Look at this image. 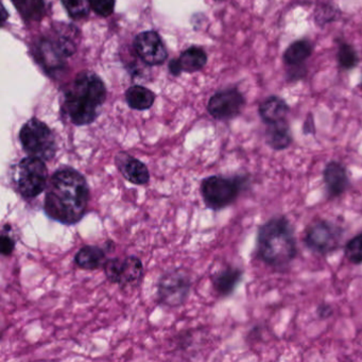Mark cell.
Listing matches in <instances>:
<instances>
[{
  "mask_svg": "<svg viewBox=\"0 0 362 362\" xmlns=\"http://www.w3.org/2000/svg\"><path fill=\"white\" fill-rule=\"evenodd\" d=\"M256 253L267 266L284 269L298 255L293 226L286 216H275L258 228Z\"/></svg>",
  "mask_w": 362,
  "mask_h": 362,
  "instance_id": "3",
  "label": "cell"
},
{
  "mask_svg": "<svg viewBox=\"0 0 362 362\" xmlns=\"http://www.w3.org/2000/svg\"><path fill=\"white\" fill-rule=\"evenodd\" d=\"M217 1H220V0H217Z\"/></svg>",
  "mask_w": 362,
  "mask_h": 362,
  "instance_id": "33",
  "label": "cell"
},
{
  "mask_svg": "<svg viewBox=\"0 0 362 362\" xmlns=\"http://www.w3.org/2000/svg\"><path fill=\"white\" fill-rule=\"evenodd\" d=\"M11 230V226H9V230L8 233H6V230L3 228V233H1V238H0V243H1V254L4 256H9L13 253L14 249H16V240L10 236L9 230Z\"/></svg>",
  "mask_w": 362,
  "mask_h": 362,
  "instance_id": "28",
  "label": "cell"
},
{
  "mask_svg": "<svg viewBox=\"0 0 362 362\" xmlns=\"http://www.w3.org/2000/svg\"><path fill=\"white\" fill-rule=\"evenodd\" d=\"M190 288L192 279L185 270L173 269L167 271L158 281V300L165 306H180L187 300Z\"/></svg>",
  "mask_w": 362,
  "mask_h": 362,
  "instance_id": "9",
  "label": "cell"
},
{
  "mask_svg": "<svg viewBox=\"0 0 362 362\" xmlns=\"http://www.w3.org/2000/svg\"><path fill=\"white\" fill-rule=\"evenodd\" d=\"M303 132H304L305 135L315 134V122H313V117L311 114H309L306 122H305L304 127H303Z\"/></svg>",
  "mask_w": 362,
  "mask_h": 362,
  "instance_id": "31",
  "label": "cell"
},
{
  "mask_svg": "<svg viewBox=\"0 0 362 362\" xmlns=\"http://www.w3.org/2000/svg\"><path fill=\"white\" fill-rule=\"evenodd\" d=\"M107 99L103 80L90 71H82L65 93L62 113L75 126H88L98 118Z\"/></svg>",
  "mask_w": 362,
  "mask_h": 362,
  "instance_id": "2",
  "label": "cell"
},
{
  "mask_svg": "<svg viewBox=\"0 0 362 362\" xmlns=\"http://www.w3.org/2000/svg\"><path fill=\"white\" fill-rule=\"evenodd\" d=\"M90 9L101 18H109L115 9L116 0H88Z\"/></svg>",
  "mask_w": 362,
  "mask_h": 362,
  "instance_id": "26",
  "label": "cell"
},
{
  "mask_svg": "<svg viewBox=\"0 0 362 362\" xmlns=\"http://www.w3.org/2000/svg\"><path fill=\"white\" fill-rule=\"evenodd\" d=\"M88 203L90 187L79 171L64 167L50 177L44 200V211L50 219L75 226L86 216Z\"/></svg>",
  "mask_w": 362,
  "mask_h": 362,
  "instance_id": "1",
  "label": "cell"
},
{
  "mask_svg": "<svg viewBox=\"0 0 362 362\" xmlns=\"http://www.w3.org/2000/svg\"><path fill=\"white\" fill-rule=\"evenodd\" d=\"M337 59H338L341 69H345V71H349L358 64L357 52H355L353 46L345 43V42L339 45Z\"/></svg>",
  "mask_w": 362,
  "mask_h": 362,
  "instance_id": "23",
  "label": "cell"
},
{
  "mask_svg": "<svg viewBox=\"0 0 362 362\" xmlns=\"http://www.w3.org/2000/svg\"><path fill=\"white\" fill-rule=\"evenodd\" d=\"M3 14H4V22H6V20H7V16H8V14H7V11H6V9H5V7H3Z\"/></svg>",
  "mask_w": 362,
  "mask_h": 362,
  "instance_id": "32",
  "label": "cell"
},
{
  "mask_svg": "<svg viewBox=\"0 0 362 362\" xmlns=\"http://www.w3.org/2000/svg\"><path fill=\"white\" fill-rule=\"evenodd\" d=\"M289 105L281 97L270 96L258 107V113L264 124H270L285 120L289 113Z\"/></svg>",
  "mask_w": 362,
  "mask_h": 362,
  "instance_id": "16",
  "label": "cell"
},
{
  "mask_svg": "<svg viewBox=\"0 0 362 362\" xmlns=\"http://www.w3.org/2000/svg\"><path fill=\"white\" fill-rule=\"evenodd\" d=\"M266 141L269 147L275 151H281L291 146L293 137L286 119L268 124L266 130Z\"/></svg>",
  "mask_w": 362,
  "mask_h": 362,
  "instance_id": "18",
  "label": "cell"
},
{
  "mask_svg": "<svg viewBox=\"0 0 362 362\" xmlns=\"http://www.w3.org/2000/svg\"><path fill=\"white\" fill-rule=\"evenodd\" d=\"M245 103V97L237 88H228L211 97L207 110L215 119L230 120L241 113Z\"/></svg>",
  "mask_w": 362,
  "mask_h": 362,
  "instance_id": "11",
  "label": "cell"
},
{
  "mask_svg": "<svg viewBox=\"0 0 362 362\" xmlns=\"http://www.w3.org/2000/svg\"><path fill=\"white\" fill-rule=\"evenodd\" d=\"M206 52L202 48L192 46L180 57L179 60H173L169 64V71L173 76H180L183 71L194 73L201 71L206 65Z\"/></svg>",
  "mask_w": 362,
  "mask_h": 362,
  "instance_id": "15",
  "label": "cell"
},
{
  "mask_svg": "<svg viewBox=\"0 0 362 362\" xmlns=\"http://www.w3.org/2000/svg\"><path fill=\"white\" fill-rule=\"evenodd\" d=\"M134 47L139 58L149 66L163 64L168 57L166 47L156 31L139 33L135 37Z\"/></svg>",
  "mask_w": 362,
  "mask_h": 362,
  "instance_id": "12",
  "label": "cell"
},
{
  "mask_svg": "<svg viewBox=\"0 0 362 362\" xmlns=\"http://www.w3.org/2000/svg\"><path fill=\"white\" fill-rule=\"evenodd\" d=\"M75 262L78 267L84 270H97L105 266L107 255L103 247L97 245H84L76 254Z\"/></svg>",
  "mask_w": 362,
  "mask_h": 362,
  "instance_id": "19",
  "label": "cell"
},
{
  "mask_svg": "<svg viewBox=\"0 0 362 362\" xmlns=\"http://www.w3.org/2000/svg\"><path fill=\"white\" fill-rule=\"evenodd\" d=\"M115 164L122 177L130 183L134 185H146L149 183V169L143 162L131 154L124 151L116 154Z\"/></svg>",
  "mask_w": 362,
  "mask_h": 362,
  "instance_id": "13",
  "label": "cell"
},
{
  "mask_svg": "<svg viewBox=\"0 0 362 362\" xmlns=\"http://www.w3.org/2000/svg\"><path fill=\"white\" fill-rule=\"evenodd\" d=\"M127 103L131 109L146 111L153 105L156 95L141 86H131L126 93Z\"/></svg>",
  "mask_w": 362,
  "mask_h": 362,
  "instance_id": "21",
  "label": "cell"
},
{
  "mask_svg": "<svg viewBox=\"0 0 362 362\" xmlns=\"http://www.w3.org/2000/svg\"><path fill=\"white\" fill-rule=\"evenodd\" d=\"M317 313L320 319H328L334 315V309L329 304H320Z\"/></svg>",
  "mask_w": 362,
  "mask_h": 362,
  "instance_id": "30",
  "label": "cell"
},
{
  "mask_svg": "<svg viewBox=\"0 0 362 362\" xmlns=\"http://www.w3.org/2000/svg\"><path fill=\"white\" fill-rule=\"evenodd\" d=\"M78 39L79 31L71 25L54 27L48 37H42L35 44V58L49 74L61 71L65 60L77 52Z\"/></svg>",
  "mask_w": 362,
  "mask_h": 362,
  "instance_id": "4",
  "label": "cell"
},
{
  "mask_svg": "<svg viewBox=\"0 0 362 362\" xmlns=\"http://www.w3.org/2000/svg\"><path fill=\"white\" fill-rule=\"evenodd\" d=\"M103 269L107 279L117 284L122 289L136 287L144 276L143 262L136 256H129L124 259L112 258L105 262Z\"/></svg>",
  "mask_w": 362,
  "mask_h": 362,
  "instance_id": "10",
  "label": "cell"
},
{
  "mask_svg": "<svg viewBox=\"0 0 362 362\" xmlns=\"http://www.w3.org/2000/svg\"><path fill=\"white\" fill-rule=\"evenodd\" d=\"M313 50V44L307 40L294 42L284 52V63L289 66L303 64L311 56Z\"/></svg>",
  "mask_w": 362,
  "mask_h": 362,
  "instance_id": "22",
  "label": "cell"
},
{
  "mask_svg": "<svg viewBox=\"0 0 362 362\" xmlns=\"http://www.w3.org/2000/svg\"><path fill=\"white\" fill-rule=\"evenodd\" d=\"M21 145L29 156L49 162L58 151L56 136L52 129L37 118H31L21 129Z\"/></svg>",
  "mask_w": 362,
  "mask_h": 362,
  "instance_id": "7",
  "label": "cell"
},
{
  "mask_svg": "<svg viewBox=\"0 0 362 362\" xmlns=\"http://www.w3.org/2000/svg\"><path fill=\"white\" fill-rule=\"evenodd\" d=\"M62 4L73 20L88 18L92 10L88 0H62Z\"/></svg>",
  "mask_w": 362,
  "mask_h": 362,
  "instance_id": "24",
  "label": "cell"
},
{
  "mask_svg": "<svg viewBox=\"0 0 362 362\" xmlns=\"http://www.w3.org/2000/svg\"><path fill=\"white\" fill-rule=\"evenodd\" d=\"M247 184L243 177L211 175L201 182V196L205 205L213 211H221L232 205Z\"/></svg>",
  "mask_w": 362,
  "mask_h": 362,
  "instance_id": "6",
  "label": "cell"
},
{
  "mask_svg": "<svg viewBox=\"0 0 362 362\" xmlns=\"http://www.w3.org/2000/svg\"><path fill=\"white\" fill-rule=\"evenodd\" d=\"M324 184L330 199L342 196L349 186V177L346 167L337 160H332L326 165L323 171Z\"/></svg>",
  "mask_w": 362,
  "mask_h": 362,
  "instance_id": "14",
  "label": "cell"
},
{
  "mask_svg": "<svg viewBox=\"0 0 362 362\" xmlns=\"http://www.w3.org/2000/svg\"><path fill=\"white\" fill-rule=\"evenodd\" d=\"M243 271L241 269L234 267L223 269L211 277L214 289L219 296H230L243 279Z\"/></svg>",
  "mask_w": 362,
  "mask_h": 362,
  "instance_id": "17",
  "label": "cell"
},
{
  "mask_svg": "<svg viewBox=\"0 0 362 362\" xmlns=\"http://www.w3.org/2000/svg\"><path fill=\"white\" fill-rule=\"evenodd\" d=\"M50 177L45 160L27 156L12 168V181L16 192L27 200L37 198L45 192Z\"/></svg>",
  "mask_w": 362,
  "mask_h": 362,
  "instance_id": "5",
  "label": "cell"
},
{
  "mask_svg": "<svg viewBox=\"0 0 362 362\" xmlns=\"http://www.w3.org/2000/svg\"><path fill=\"white\" fill-rule=\"evenodd\" d=\"M305 75H306V67L302 66V64L291 65V69L288 71V78L293 80V81L298 79H302Z\"/></svg>",
  "mask_w": 362,
  "mask_h": 362,
  "instance_id": "29",
  "label": "cell"
},
{
  "mask_svg": "<svg viewBox=\"0 0 362 362\" xmlns=\"http://www.w3.org/2000/svg\"><path fill=\"white\" fill-rule=\"evenodd\" d=\"M12 3L26 22H41L46 16L44 0H12Z\"/></svg>",
  "mask_w": 362,
  "mask_h": 362,
  "instance_id": "20",
  "label": "cell"
},
{
  "mask_svg": "<svg viewBox=\"0 0 362 362\" xmlns=\"http://www.w3.org/2000/svg\"><path fill=\"white\" fill-rule=\"evenodd\" d=\"M343 228L328 220L317 219L313 221L305 232L304 243L306 247L319 255H328L340 247Z\"/></svg>",
  "mask_w": 362,
  "mask_h": 362,
  "instance_id": "8",
  "label": "cell"
},
{
  "mask_svg": "<svg viewBox=\"0 0 362 362\" xmlns=\"http://www.w3.org/2000/svg\"><path fill=\"white\" fill-rule=\"evenodd\" d=\"M334 18H336L334 9L329 7V6L317 8V11H315V23L320 26H324V25L332 22Z\"/></svg>",
  "mask_w": 362,
  "mask_h": 362,
  "instance_id": "27",
  "label": "cell"
},
{
  "mask_svg": "<svg viewBox=\"0 0 362 362\" xmlns=\"http://www.w3.org/2000/svg\"><path fill=\"white\" fill-rule=\"evenodd\" d=\"M346 259L354 264H362V232L347 241L344 247Z\"/></svg>",
  "mask_w": 362,
  "mask_h": 362,
  "instance_id": "25",
  "label": "cell"
}]
</instances>
